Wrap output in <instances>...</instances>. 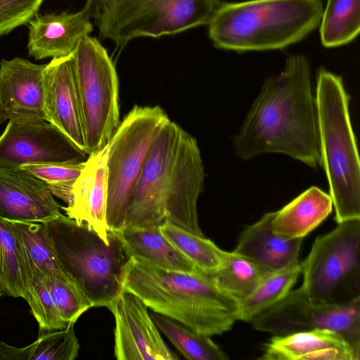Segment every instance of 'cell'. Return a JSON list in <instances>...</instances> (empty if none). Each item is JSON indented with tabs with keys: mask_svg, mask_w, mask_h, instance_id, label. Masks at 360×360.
<instances>
[{
	"mask_svg": "<svg viewBox=\"0 0 360 360\" xmlns=\"http://www.w3.org/2000/svg\"><path fill=\"white\" fill-rule=\"evenodd\" d=\"M235 148L243 160L277 153L314 169L321 166L317 104L305 56H289L283 71L265 81L235 138Z\"/></svg>",
	"mask_w": 360,
	"mask_h": 360,
	"instance_id": "1",
	"label": "cell"
},
{
	"mask_svg": "<svg viewBox=\"0 0 360 360\" xmlns=\"http://www.w3.org/2000/svg\"><path fill=\"white\" fill-rule=\"evenodd\" d=\"M204 179L196 139L169 120L148 154L124 227L161 226L169 221L205 236L197 208Z\"/></svg>",
	"mask_w": 360,
	"mask_h": 360,
	"instance_id": "2",
	"label": "cell"
},
{
	"mask_svg": "<svg viewBox=\"0 0 360 360\" xmlns=\"http://www.w3.org/2000/svg\"><path fill=\"white\" fill-rule=\"evenodd\" d=\"M122 287L153 311L203 335H221L239 321L240 302L200 270L169 271L131 256L123 267Z\"/></svg>",
	"mask_w": 360,
	"mask_h": 360,
	"instance_id": "3",
	"label": "cell"
},
{
	"mask_svg": "<svg viewBox=\"0 0 360 360\" xmlns=\"http://www.w3.org/2000/svg\"><path fill=\"white\" fill-rule=\"evenodd\" d=\"M321 0H250L220 4L208 23L216 48L238 52L282 49L320 24Z\"/></svg>",
	"mask_w": 360,
	"mask_h": 360,
	"instance_id": "4",
	"label": "cell"
},
{
	"mask_svg": "<svg viewBox=\"0 0 360 360\" xmlns=\"http://www.w3.org/2000/svg\"><path fill=\"white\" fill-rule=\"evenodd\" d=\"M349 99L342 77L319 68L316 100L321 166L328 179L337 224L360 219V162L350 121Z\"/></svg>",
	"mask_w": 360,
	"mask_h": 360,
	"instance_id": "5",
	"label": "cell"
},
{
	"mask_svg": "<svg viewBox=\"0 0 360 360\" xmlns=\"http://www.w3.org/2000/svg\"><path fill=\"white\" fill-rule=\"evenodd\" d=\"M42 223L65 274L92 307L108 308L122 288L123 267L129 257L116 233L108 232L107 244L63 214Z\"/></svg>",
	"mask_w": 360,
	"mask_h": 360,
	"instance_id": "6",
	"label": "cell"
},
{
	"mask_svg": "<svg viewBox=\"0 0 360 360\" xmlns=\"http://www.w3.org/2000/svg\"><path fill=\"white\" fill-rule=\"evenodd\" d=\"M169 120L160 106L134 108L108 143L106 221L109 231L124 225L127 210L148 154Z\"/></svg>",
	"mask_w": 360,
	"mask_h": 360,
	"instance_id": "7",
	"label": "cell"
},
{
	"mask_svg": "<svg viewBox=\"0 0 360 360\" xmlns=\"http://www.w3.org/2000/svg\"><path fill=\"white\" fill-rule=\"evenodd\" d=\"M360 219L319 236L300 263L301 285L313 302L344 305L360 300Z\"/></svg>",
	"mask_w": 360,
	"mask_h": 360,
	"instance_id": "8",
	"label": "cell"
},
{
	"mask_svg": "<svg viewBox=\"0 0 360 360\" xmlns=\"http://www.w3.org/2000/svg\"><path fill=\"white\" fill-rule=\"evenodd\" d=\"M219 5L218 0H118L95 20L100 37L122 48L137 37L208 25Z\"/></svg>",
	"mask_w": 360,
	"mask_h": 360,
	"instance_id": "9",
	"label": "cell"
},
{
	"mask_svg": "<svg viewBox=\"0 0 360 360\" xmlns=\"http://www.w3.org/2000/svg\"><path fill=\"white\" fill-rule=\"evenodd\" d=\"M87 153L106 146L120 113L115 67L99 40L84 37L72 53Z\"/></svg>",
	"mask_w": 360,
	"mask_h": 360,
	"instance_id": "10",
	"label": "cell"
},
{
	"mask_svg": "<svg viewBox=\"0 0 360 360\" xmlns=\"http://www.w3.org/2000/svg\"><path fill=\"white\" fill-rule=\"evenodd\" d=\"M250 322L255 330L274 335L331 330L341 335L360 355V300L344 305L315 303L300 286Z\"/></svg>",
	"mask_w": 360,
	"mask_h": 360,
	"instance_id": "11",
	"label": "cell"
},
{
	"mask_svg": "<svg viewBox=\"0 0 360 360\" xmlns=\"http://www.w3.org/2000/svg\"><path fill=\"white\" fill-rule=\"evenodd\" d=\"M89 154L44 120H9L0 136V166L82 162Z\"/></svg>",
	"mask_w": 360,
	"mask_h": 360,
	"instance_id": "12",
	"label": "cell"
},
{
	"mask_svg": "<svg viewBox=\"0 0 360 360\" xmlns=\"http://www.w3.org/2000/svg\"><path fill=\"white\" fill-rule=\"evenodd\" d=\"M108 309L113 314L114 354L117 360H176L153 321L148 307L122 287Z\"/></svg>",
	"mask_w": 360,
	"mask_h": 360,
	"instance_id": "13",
	"label": "cell"
},
{
	"mask_svg": "<svg viewBox=\"0 0 360 360\" xmlns=\"http://www.w3.org/2000/svg\"><path fill=\"white\" fill-rule=\"evenodd\" d=\"M43 81L46 122L87 153L72 53L46 64Z\"/></svg>",
	"mask_w": 360,
	"mask_h": 360,
	"instance_id": "14",
	"label": "cell"
},
{
	"mask_svg": "<svg viewBox=\"0 0 360 360\" xmlns=\"http://www.w3.org/2000/svg\"><path fill=\"white\" fill-rule=\"evenodd\" d=\"M45 65L15 57L0 61V115L6 120H44Z\"/></svg>",
	"mask_w": 360,
	"mask_h": 360,
	"instance_id": "15",
	"label": "cell"
},
{
	"mask_svg": "<svg viewBox=\"0 0 360 360\" xmlns=\"http://www.w3.org/2000/svg\"><path fill=\"white\" fill-rule=\"evenodd\" d=\"M61 207L46 184L22 169L0 166V217L44 222L60 215Z\"/></svg>",
	"mask_w": 360,
	"mask_h": 360,
	"instance_id": "16",
	"label": "cell"
},
{
	"mask_svg": "<svg viewBox=\"0 0 360 360\" xmlns=\"http://www.w3.org/2000/svg\"><path fill=\"white\" fill-rule=\"evenodd\" d=\"M108 144L89 154L73 184L70 202L61 207L67 216L96 233L108 244L106 221Z\"/></svg>",
	"mask_w": 360,
	"mask_h": 360,
	"instance_id": "17",
	"label": "cell"
},
{
	"mask_svg": "<svg viewBox=\"0 0 360 360\" xmlns=\"http://www.w3.org/2000/svg\"><path fill=\"white\" fill-rule=\"evenodd\" d=\"M91 18L84 8L71 13L37 14L29 22L28 55L35 60L70 55L93 30Z\"/></svg>",
	"mask_w": 360,
	"mask_h": 360,
	"instance_id": "18",
	"label": "cell"
},
{
	"mask_svg": "<svg viewBox=\"0 0 360 360\" xmlns=\"http://www.w3.org/2000/svg\"><path fill=\"white\" fill-rule=\"evenodd\" d=\"M264 360H359L349 343L328 329L275 335L264 347Z\"/></svg>",
	"mask_w": 360,
	"mask_h": 360,
	"instance_id": "19",
	"label": "cell"
},
{
	"mask_svg": "<svg viewBox=\"0 0 360 360\" xmlns=\"http://www.w3.org/2000/svg\"><path fill=\"white\" fill-rule=\"evenodd\" d=\"M6 220L18 245L27 279L28 297L29 286L45 278L72 283L63 271L42 222Z\"/></svg>",
	"mask_w": 360,
	"mask_h": 360,
	"instance_id": "20",
	"label": "cell"
},
{
	"mask_svg": "<svg viewBox=\"0 0 360 360\" xmlns=\"http://www.w3.org/2000/svg\"><path fill=\"white\" fill-rule=\"evenodd\" d=\"M272 212L265 213L240 235L233 250L256 263L276 271L299 263L303 239L287 240L271 227Z\"/></svg>",
	"mask_w": 360,
	"mask_h": 360,
	"instance_id": "21",
	"label": "cell"
},
{
	"mask_svg": "<svg viewBox=\"0 0 360 360\" xmlns=\"http://www.w3.org/2000/svg\"><path fill=\"white\" fill-rule=\"evenodd\" d=\"M333 201L316 186H311L283 207L271 212L273 231L285 239H303L331 213Z\"/></svg>",
	"mask_w": 360,
	"mask_h": 360,
	"instance_id": "22",
	"label": "cell"
},
{
	"mask_svg": "<svg viewBox=\"0 0 360 360\" xmlns=\"http://www.w3.org/2000/svg\"><path fill=\"white\" fill-rule=\"evenodd\" d=\"M115 233L129 257L143 259L169 271L199 270L162 234L160 226H127Z\"/></svg>",
	"mask_w": 360,
	"mask_h": 360,
	"instance_id": "23",
	"label": "cell"
},
{
	"mask_svg": "<svg viewBox=\"0 0 360 360\" xmlns=\"http://www.w3.org/2000/svg\"><path fill=\"white\" fill-rule=\"evenodd\" d=\"M274 271L232 252L225 251L221 269L212 276L218 285L239 302Z\"/></svg>",
	"mask_w": 360,
	"mask_h": 360,
	"instance_id": "24",
	"label": "cell"
},
{
	"mask_svg": "<svg viewBox=\"0 0 360 360\" xmlns=\"http://www.w3.org/2000/svg\"><path fill=\"white\" fill-rule=\"evenodd\" d=\"M156 326L187 359L227 360V354L210 336L197 333L181 322L153 311Z\"/></svg>",
	"mask_w": 360,
	"mask_h": 360,
	"instance_id": "25",
	"label": "cell"
},
{
	"mask_svg": "<svg viewBox=\"0 0 360 360\" xmlns=\"http://www.w3.org/2000/svg\"><path fill=\"white\" fill-rule=\"evenodd\" d=\"M160 227L162 234L198 269L213 275L221 269L225 251L213 241L169 221H165Z\"/></svg>",
	"mask_w": 360,
	"mask_h": 360,
	"instance_id": "26",
	"label": "cell"
},
{
	"mask_svg": "<svg viewBox=\"0 0 360 360\" xmlns=\"http://www.w3.org/2000/svg\"><path fill=\"white\" fill-rule=\"evenodd\" d=\"M360 31V0H328L320 22V37L327 48L354 40Z\"/></svg>",
	"mask_w": 360,
	"mask_h": 360,
	"instance_id": "27",
	"label": "cell"
},
{
	"mask_svg": "<svg viewBox=\"0 0 360 360\" xmlns=\"http://www.w3.org/2000/svg\"><path fill=\"white\" fill-rule=\"evenodd\" d=\"M301 274L300 263L272 271L247 298L240 302L239 321L250 322L281 300Z\"/></svg>",
	"mask_w": 360,
	"mask_h": 360,
	"instance_id": "28",
	"label": "cell"
},
{
	"mask_svg": "<svg viewBox=\"0 0 360 360\" xmlns=\"http://www.w3.org/2000/svg\"><path fill=\"white\" fill-rule=\"evenodd\" d=\"M0 288L4 294L28 300L27 279L15 236L0 217Z\"/></svg>",
	"mask_w": 360,
	"mask_h": 360,
	"instance_id": "29",
	"label": "cell"
},
{
	"mask_svg": "<svg viewBox=\"0 0 360 360\" xmlns=\"http://www.w3.org/2000/svg\"><path fill=\"white\" fill-rule=\"evenodd\" d=\"M79 348L74 324H70L63 329L41 333L32 343L30 360H74Z\"/></svg>",
	"mask_w": 360,
	"mask_h": 360,
	"instance_id": "30",
	"label": "cell"
},
{
	"mask_svg": "<svg viewBox=\"0 0 360 360\" xmlns=\"http://www.w3.org/2000/svg\"><path fill=\"white\" fill-rule=\"evenodd\" d=\"M44 0H0V37L26 25L37 15Z\"/></svg>",
	"mask_w": 360,
	"mask_h": 360,
	"instance_id": "31",
	"label": "cell"
},
{
	"mask_svg": "<svg viewBox=\"0 0 360 360\" xmlns=\"http://www.w3.org/2000/svg\"><path fill=\"white\" fill-rule=\"evenodd\" d=\"M84 162L27 165L20 169L46 185L75 181L84 167Z\"/></svg>",
	"mask_w": 360,
	"mask_h": 360,
	"instance_id": "32",
	"label": "cell"
},
{
	"mask_svg": "<svg viewBox=\"0 0 360 360\" xmlns=\"http://www.w3.org/2000/svg\"><path fill=\"white\" fill-rule=\"evenodd\" d=\"M32 343L18 348L0 340V360H30Z\"/></svg>",
	"mask_w": 360,
	"mask_h": 360,
	"instance_id": "33",
	"label": "cell"
},
{
	"mask_svg": "<svg viewBox=\"0 0 360 360\" xmlns=\"http://www.w3.org/2000/svg\"><path fill=\"white\" fill-rule=\"evenodd\" d=\"M118 0H86L84 8L91 18H96Z\"/></svg>",
	"mask_w": 360,
	"mask_h": 360,
	"instance_id": "34",
	"label": "cell"
},
{
	"mask_svg": "<svg viewBox=\"0 0 360 360\" xmlns=\"http://www.w3.org/2000/svg\"><path fill=\"white\" fill-rule=\"evenodd\" d=\"M6 120L1 115H0V124L3 123Z\"/></svg>",
	"mask_w": 360,
	"mask_h": 360,
	"instance_id": "35",
	"label": "cell"
},
{
	"mask_svg": "<svg viewBox=\"0 0 360 360\" xmlns=\"http://www.w3.org/2000/svg\"><path fill=\"white\" fill-rule=\"evenodd\" d=\"M4 295V292L3 291L1 290V288H0V297Z\"/></svg>",
	"mask_w": 360,
	"mask_h": 360,
	"instance_id": "36",
	"label": "cell"
}]
</instances>
